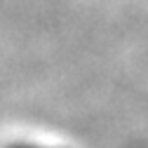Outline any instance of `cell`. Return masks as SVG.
Listing matches in <instances>:
<instances>
[{
	"instance_id": "1",
	"label": "cell",
	"mask_w": 148,
	"mask_h": 148,
	"mask_svg": "<svg viewBox=\"0 0 148 148\" xmlns=\"http://www.w3.org/2000/svg\"><path fill=\"white\" fill-rule=\"evenodd\" d=\"M3 148H61V146H52V143H38V141H12Z\"/></svg>"
}]
</instances>
